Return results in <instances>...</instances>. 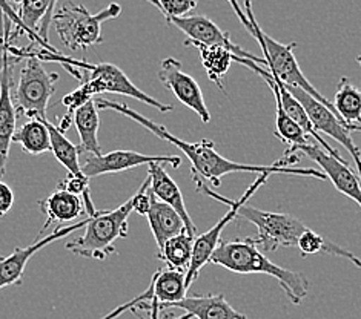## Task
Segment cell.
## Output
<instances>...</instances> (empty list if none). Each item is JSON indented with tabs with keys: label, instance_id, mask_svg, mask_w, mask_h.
<instances>
[{
	"label": "cell",
	"instance_id": "6da1fadb",
	"mask_svg": "<svg viewBox=\"0 0 361 319\" xmlns=\"http://www.w3.org/2000/svg\"><path fill=\"white\" fill-rule=\"evenodd\" d=\"M97 109L105 111H114L118 112L128 118L134 120L145 129H148L154 135H157L160 140H165L171 144H174L177 149L182 151L186 158L191 163V175L192 178H199L202 181H208V186L219 187L221 184V178L229 174H235V172H254V174H286V175H297V177H311L317 180H326V175L322 170L309 169V168H294L290 165L298 160V155H285L271 166H262V165H245V163H237L228 160L216 151V143L211 140H200L197 143H188L182 139H178L174 134H171L165 126L157 125L151 122L149 118L143 117L139 112L131 109L125 103L118 101H109L105 99L96 100Z\"/></svg>",
	"mask_w": 361,
	"mask_h": 319
},
{
	"label": "cell",
	"instance_id": "7a4b0ae2",
	"mask_svg": "<svg viewBox=\"0 0 361 319\" xmlns=\"http://www.w3.org/2000/svg\"><path fill=\"white\" fill-rule=\"evenodd\" d=\"M209 263L240 275H268L277 280L288 299L295 306L302 304L307 296L309 280L306 275L272 263L268 256H264L254 238L221 239Z\"/></svg>",
	"mask_w": 361,
	"mask_h": 319
},
{
	"label": "cell",
	"instance_id": "3957f363",
	"mask_svg": "<svg viewBox=\"0 0 361 319\" xmlns=\"http://www.w3.org/2000/svg\"><path fill=\"white\" fill-rule=\"evenodd\" d=\"M228 2L232 6V10H234L235 15L240 19V22H242L245 30L251 34L257 42H259L264 56L263 58L266 60V70H268L272 75L277 77V79L285 85L297 86V88H302L307 94H311L315 100L323 103V105L328 106L335 115H338L337 111H335L332 105V101L324 99V96H322V94L314 88L311 82L305 77L303 71L300 70L298 62L294 56V49L297 48V43L292 42L289 45H285V43L274 40L269 34H266L255 19L251 0H245V10L240 8L237 0H228Z\"/></svg>",
	"mask_w": 361,
	"mask_h": 319
},
{
	"label": "cell",
	"instance_id": "277c9868",
	"mask_svg": "<svg viewBox=\"0 0 361 319\" xmlns=\"http://www.w3.org/2000/svg\"><path fill=\"white\" fill-rule=\"evenodd\" d=\"M131 212V198L114 211H97L96 215L88 217L83 234L65 244L66 250L90 260H108L116 254V239L128 237V218Z\"/></svg>",
	"mask_w": 361,
	"mask_h": 319
},
{
	"label": "cell",
	"instance_id": "5b68a950",
	"mask_svg": "<svg viewBox=\"0 0 361 319\" xmlns=\"http://www.w3.org/2000/svg\"><path fill=\"white\" fill-rule=\"evenodd\" d=\"M122 13V6L113 2L92 14L83 5L65 4L56 10L53 25L60 42L70 51H87L103 43L102 25Z\"/></svg>",
	"mask_w": 361,
	"mask_h": 319
},
{
	"label": "cell",
	"instance_id": "8992f818",
	"mask_svg": "<svg viewBox=\"0 0 361 319\" xmlns=\"http://www.w3.org/2000/svg\"><path fill=\"white\" fill-rule=\"evenodd\" d=\"M37 45H31L28 56L23 58V68L14 86V106L19 115L47 120L49 99L54 96L57 73H48L42 60L36 56Z\"/></svg>",
	"mask_w": 361,
	"mask_h": 319
},
{
	"label": "cell",
	"instance_id": "52a82bcc",
	"mask_svg": "<svg viewBox=\"0 0 361 319\" xmlns=\"http://www.w3.org/2000/svg\"><path fill=\"white\" fill-rule=\"evenodd\" d=\"M269 177H271L269 174H263V175L257 177L254 183L246 189V192L242 196H240L238 200H229V198L221 196L220 194L214 192L212 189L204 183V181H202L199 178H192L194 183L197 184V191H202L203 194L214 198V200L226 204L229 211L225 213V217L220 218V221L214 224V226L208 232H204V234H200V235H197L194 238L191 264H189V269L186 272V287H188V290H189V287H191V284L197 280V277H199L200 270L203 269L206 264L209 263L214 250H216L217 246L220 244L221 234L225 232V227L228 226L229 223H232L237 218L238 209L242 208L243 204L247 203L249 198H251L257 191H259V187L263 186L266 181H268Z\"/></svg>",
	"mask_w": 361,
	"mask_h": 319
},
{
	"label": "cell",
	"instance_id": "ba28073f",
	"mask_svg": "<svg viewBox=\"0 0 361 319\" xmlns=\"http://www.w3.org/2000/svg\"><path fill=\"white\" fill-rule=\"evenodd\" d=\"M237 218H243L254 224L257 229L254 241L264 252H274L279 247H297L300 237L309 229L294 215L262 211L247 203L238 209Z\"/></svg>",
	"mask_w": 361,
	"mask_h": 319
},
{
	"label": "cell",
	"instance_id": "9c48e42d",
	"mask_svg": "<svg viewBox=\"0 0 361 319\" xmlns=\"http://www.w3.org/2000/svg\"><path fill=\"white\" fill-rule=\"evenodd\" d=\"M286 89L294 96L295 100L302 103L303 109L306 111L309 120H311V123L318 134L323 132L326 135H329L331 139H334L338 144H341L343 148L348 149L352 160L355 161L358 178L361 183V151L360 148H357V144L352 140L350 135L352 131L360 132V129L346 125L338 115H335L328 106L315 100L311 94H307L302 88L286 85Z\"/></svg>",
	"mask_w": 361,
	"mask_h": 319
},
{
	"label": "cell",
	"instance_id": "30bf717a",
	"mask_svg": "<svg viewBox=\"0 0 361 319\" xmlns=\"http://www.w3.org/2000/svg\"><path fill=\"white\" fill-rule=\"evenodd\" d=\"M87 71L90 74L88 79L82 83L87 86L94 97L100 96V94H118V96H126L139 100L145 103V105L163 112V114L174 111L173 105L161 103L139 89V86H135L130 80V77L113 63H88Z\"/></svg>",
	"mask_w": 361,
	"mask_h": 319
},
{
	"label": "cell",
	"instance_id": "8fae6325",
	"mask_svg": "<svg viewBox=\"0 0 361 319\" xmlns=\"http://www.w3.org/2000/svg\"><path fill=\"white\" fill-rule=\"evenodd\" d=\"M165 20L185 34V46L191 45V43H200V45L206 46H226L234 51L240 58L252 60V62L263 66L266 70V60L263 57L254 56L251 53H247L242 46L235 45V43L231 40V34L220 30L219 25L214 23L206 15L168 17Z\"/></svg>",
	"mask_w": 361,
	"mask_h": 319
},
{
	"label": "cell",
	"instance_id": "7c38bea8",
	"mask_svg": "<svg viewBox=\"0 0 361 319\" xmlns=\"http://www.w3.org/2000/svg\"><path fill=\"white\" fill-rule=\"evenodd\" d=\"M87 223H88V217L74 224H70V226H65V227L59 226L51 232L49 235H45L44 238L34 241L32 244L27 247L16 249L14 252L8 256H0V290L6 287H13V286H20L23 281L25 269H27V264L30 263V260L34 255L40 252L42 249L49 246L51 243H54V241L70 237L71 234H74V232L83 229L87 226Z\"/></svg>",
	"mask_w": 361,
	"mask_h": 319
},
{
	"label": "cell",
	"instance_id": "4fadbf2b",
	"mask_svg": "<svg viewBox=\"0 0 361 319\" xmlns=\"http://www.w3.org/2000/svg\"><path fill=\"white\" fill-rule=\"evenodd\" d=\"M157 75L159 80L174 94L176 99L183 103L186 108L194 111L203 123L211 122V114L204 103L200 85L195 82L192 75L183 71V66L177 58H163Z\"/></svg>",
	"mask_w": 361,
	"mask_h": 319
},
{
	"label": "cell",
	"instance_id": "5bb4252c",
	"mask_svg": "<svg viewBox=\"0 0 361 319\" xmlns=\"http://www.w3.org/2000/svg\"><path fill=\"white\" fill-rule=\"evenodd\" d=\"M151 163H163V165L178 168L182 165V158L178 155H146L135 151H113L102 155H88L82 165V172L88 178H92L106 174H118V172L151 165Z\"/></svg>",
	"mask_w": 361,
	"mask_h": 319
},
{
	"label": "cell",
	"instance_id": "9a60e30c",
	"mask_svg": "<svg viewBox=\"0 0 361 319\" xmlns=\"http://www.w3.org/2000/svg\"><path fill=\"white\" fill-rule=\"evenodd\" d=\"M302 152L306 157L314 160L318 166H320L322 172L332 181L338 192L346 195L350 200H354L361 208V183L360 178L352 172V169L346 165L343 158H335L332 155L326 154L317 143H311L306 146H298V148H288L285 151V155H294Z\"/></svg>",
	"mask_w": 361,
	"mask_h": 319
},
{
	"label": "cell",
	"instance_id": "2e32d148",
	"mask_svg": "<svg viewBox=\"0 0 361 319\" xmlns=\"http://www.w3.org/2000/svg\"><path fill=\"white\" fill-rule=\"evenodd\" d=\"M148 178L149 192L156 196L159 201L171 206V208L182 217L188 234L197 237V227L185 206L183 194L180 191L178 184L166 172L163 163H151V165H148Z\"/></svg>",
	"mask_w": 361,
	"mask_h": 319
},
{
	"label": "cell",
	"instance_id": "e0dca14e",
	"mask_svg": "<svg viewBox=\"0 0 361 319\" xmlns=\"http://www.w3.org/2000/svg\"><path fill=\"white\" fill-rule=\"evenodd\" d=\"M176 307L182 308L192 319H249L238 310L232 307L223 295H197L186 296L176 304H171L166 308Z\"/></svg>",
	"mask_w": 361,
	"mask_h": 319
},
{
	"label": "cell",
	"instance_id": "ac0fdd59",
	"mask_svg": "<svg viewBox=\"0 0 361 319\" xmlns=\"http://www.w3.org/2000/svg\"><path fill=\"white\" fill-rule=\"evenodd\" d=\"M42 213L45 215V224L42 232L47 230L53 223H73L87 215L85 203L80 196L73 195L63 189H56L53 194H49L45 200L39 203ZM88 217V215H87Z\"/></svg>",
	"mask_w": 361,
	"mask_h": 319
},
{
	"label": "cell",
	"instance_id": "d6986e66",
	"mask_svg": "<svg viewBox=\"0 0 361 319\" xmlns=\"http://www.w3.org/2000/svg\"><path fill=\"white\" fill-rule=\"evenodd\" d=\"M146 217H148L149 227L159 250L168 239L186 230L182 217L171 206L159 201L154 195L151 196V208Z\"/></svg>",
	"mask_w": 361,
	"mask_h": 319
},
{
	"label": "cell",
	"instance_id": "ffe728a7",
	"mask_svg": "<svg viewBox=\"0 0 361 319\" xmlns=\"http://www.w3.org/2000/svg\"><path fill=\"white\" fill-rule=\"evenodd\" d=\"M149 286L152 287V298L157 299L160 312L188 296L186 272L182 270L168 269V267L159 269L152 275Z\"/></svg>",
	"mask_w": 361,
	"mask_h": 319
},
{
	"label": "cell",
	"instance_id": "44dd1931",
	"mask_svg": "<svg viewBox=\"0 0 361 319\" xmlns=\"http://www.w3.org/2000/svg\"><path fill=\"white\" fill-rule=\"evenodd\" d=\"M73 125L80 137V143L77 144L79 154L87 155H102V148L99 143V109L96 105V99L88 101L87 105L77 109L73 115Z\"/></svg>",
	"mask_w": 361,
	"mask_h": 319
},
{
	"label": "cell",
	"instance_id": "7402d4cb",
	"mask_svg": "<svg viewBox=\"0 0 361 319\" xmlns=\"http://www.w3.org/2000/svg\"><path fill=\"white\" fill-rule=\"evenodd\" d=\"M188 46H194L199 49L202 66L204 68L208 79L216 83L221 91H225L223 79L228 74L232 62H238V56L234 51L226 46H206L200 43H191Z\"/></svg>",
	"mask_w": 361,
	"mask_h": 319
},
{
	"label": "cell",
	"instance_id": "603a6c76",
	"mask_svg": "<svg viewBox=\"0 0 361 319\" xmlns=\"http://www.w3.org/2000/svg\"><path fill=\"white\" fill-rule=\"evenodd\" d=\"M332 105L343 122L352 127H358L361 132V89L352 85L348 77L340 79Z\"/></svg>",
	"mask_w": 361,
	"mask_h": 319
},
{
	"label": "cell",
	"instance_id": "cb8c5ba5",
	"mask_svg": "<svg viewBox=\"0 0 361 319\" xmlns=\"http://www.w3.org/2000/svg\"><path fill=\"white\" fill-rule=\"evenodd\" d=\"M13 143H19L22 146V149L31 155L49 152L51 139L45 120L31 118L30 122L23 123L19 129H16V132L13 135Z\"/></svg>",
	"mask_w": 361,
	"mask_h": 319
},
{
	"label": "cell",
	"instance_id": "d4e9b609",
	"mask_svg": "<svg viewBox=\"0 0 361 319\" xmlns=\"http://www.w3.org/2000/svg\"><path fill=\"white\" fill-rule=\"evenodd\" d=\"M194 238V235L183 230L182 234L173 237L163 244V247L159 250V258L166 263L168 269L188 272L192 258Z\"/></svg>",
	"mask_w": 361,
	"mask_h": 319
},
{
	"label": "cell",
	"instance_id": "484cf974",
	"mask_svg": "<svg viewBox=\"0 0 361 319\" xmlns=\"http://www.w3.org/2000/svg\"><path fill=\"white\" fill-rule=\"evenodd\" d=\"M45 125L49 131V139H51V152L56 157V160L62 165L68 174H83L82 165L79 161V149L74 143L66 139L63 132H60L49 120H45Z\"/></svg>",
	"mask_w": 361,
	"mask_h": 319
},
{
	"label": "cell",
	"instance_id": "4316f807",
	"mask_svg": "<svg viewBox=\"0 0 361 319\" xmlns=\"http://www.w3.org/2000/svg\"><path fill=\"white\" fill-rule=\"evenodd\" d=\"M0 13H2L8 20H10L13 23V30H11V43H13V39L17 37V36H23V34H27V37L31 40V45H37L40 48H44L47 51H51V53H59V51L51 45L49 42H45L42 40L39 37V34L30 31L27 27H25L23 22L20 20L19 14H17L16 8L10 4V0H0Z\"/></svg>",
	"mask_w": 361,
	"mask_h": 319
},
{
	"label": "cell",
	"instance_id": "83f0119b",
	"mask_svg": "<svg viewBox=\"0 0 361 319\" xmlns=\"http://www.w3.org/2000/svg\"><path fill=\"white\" fill-rule=\"evenodd\" d=\"M59 189L70 192L73 195L80 196L85 203V211H87L88 217L97 213L96 206H94L91 200V191H90V178L85 174H68L63 180L59 181Z\"/></svg>",
	"mask_w": 361,
	"mask_h": 319
},
{
	"label": "cell",
	"instance_id": "f1b7e54d",
	"mask_svg": "<svg viewBox=\"0 0 361 319\" xmlns=\"http://www.w3.org/2000/svg\"><path fill=\"white\" fill-rule=\"evenodd\" d=\"M48 6L49 0H22L20 5L17 6V14H19L25 27L37 34L40 23L48 11Z\"/></svg>",
	"mask_w": 361,
	"mask_h": 319
},
{
	"label": "cell",
	"instance_id": "f546056e",
	"mask_svg": "<svg viewBox=\"0 0 361 319\" xmlns=\"http://www.w3.org/2000/svg\"><path fill=\"white\" fill-rule=\"evenodd\" d=\"M163 14L165 19L168 17H185L191 13L199 4V0H148Z\"/></svg>",
	"mask_w": 361,
	"mask_h": 319
},
{
	"label": "cell",
	"instance_id": "4dcf8cb0",
	"mask_svg": "<svg viewBox=\"0 0 361 319\" xmlns=\"http://www.w3.org/2000/svg\"><path fill=\"white\" fill-rule=\"evenodd\" d=\"M91 100H94V96L88 91L87 86L82 83L79 88L74 89L70 94H66V96L62 99V105L66 108V117L73 118L74 112L79 108H82L83 105H87V103Z\"/></svg>",
	"mask_w": 361,
	"mask_h": 319
},
{
	"label": "cell",
	"instance_id": "1f68e13d",
	"mask_svg": "<svg viewBox=\"0 0 361 319\" xmlns=\"http://www.w3.org/2000/svg\"><path fill=\"white\" fill-rule=\"evenodd\" d=\"M151 192H149V178L146 177L143 181V184L140 186L139 191H137L131 196V203H133V212H137L139 215H143L146 217L151 208Z\"/></svg>",
	"mask_w": 361,
	"mask_h": 319
},
{
	"label": "cell",
	"instance_id": "d6a6232c",
	"mask_svg": "<svg viewBox=\"0 0 361 319\" xmlns=\"http://www.w3.org/2000/svg\"><path fill=\"white\" fill-rule=\"evenodd\" d=\"M137 307H139V308H145V310H148V312H149V316H148V318H143L139 312H137L135 307L131 308V312H133L137 318H139V319H192V316L188 315V313H185L183 316H180V318H174V315H171V313H166V315L163 313V315H161L160 308H159L157 299H154V298H151L149 303H142V304H139Z\"/></svg>",
	"mask_w": 361,
	"mask_h": 319
},
{
	"label": "cell",
	"instance_id": "836d02e7",
	"mask_svg": "<svg viewBox=\"0 0 361 319\" xmlns=\"http://www.w3.org/2000/svg\"><path fill=\"white\" fill-rule=\"evenodd\" d=\"M151 298H152V287L149 286V287L146 289L143 293H140L139 296H135L134 299L128 301V303H125V304H122V306L116 307V308L113 310V312H109L108 315H105V316L100 318V319H116V318H118V316L122 315V313H125L126 310H131V308L137 307V306L142 304V303H149Z\"/></svg>",
	"mask_w": 361,
	"mask_h": 319
},
{
	"label": "cell",
	"instance_id": "e575fe53",
	"mask_svg": "<svg viewBox=\"0 0 361 319\" xmlns=\"http://www.w3.org/2000/svg\"><path fill=\"white\" fill-rule=\"evenodd\" d=\"M14 206V192L13 189L0 181V217H4L13 209Z\"/></svg>",
	"mask_w": 361,
	"mask_h": 319
},
{
	"label": "cell",
	"instance_id": "d590c367",
	"mask_svg": "<svg viewBox=\"0 0 361 319\" xmlns=\"http://www.w3.org/2000/svg\"><path fill=\"white\" fill-rule=\"evenodd\" d=\"M57 2H59V0H49L48 11H47L45 17H44V20H42L40 27H39V30H37L39 37H40L42 40H45V42H49V40H48V39H49V37H48V32H49V27H51V23H53V17H54V14H56Z\"/></svg>",
	"mask_w": 361,
	"mask_h": 319
},
{
	"label": "cell",
	"instance_id": "8d00e7d4",
	"mask_svg": "<svg viewBox=\"0 0 361 319\" xmlns=\"http://www.w3.org/2000/svg\"><path fill=\"white\" fill-rule=\"evenodd\" d=\"M2 70H4V53L2 49H0V73H2Z\"/></svg>",
	"mask_w": 361,
	"mask_h": 319
},
{
	"label": "cell",
	"instance_id": "74e56055",
	"mask_svg": "<svg viewBox=\"0 0 361 319\" xmlns=\"http://www.w3.org/2000/svg\"><path fill=\"white\" fill-rule=\"evenodd\" d=\"M357 62H358V65L361 66V56H358V57H357Z\"/></svg>",
	"mask_w": 361,
	"mask_h": 319
}]
</instances>
